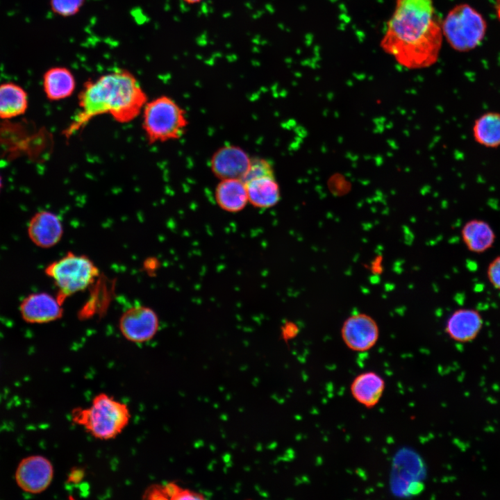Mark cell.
<instances>
[{"label": "cell", "instance_id": "cell-25", "mask_svg": "<svg viewBox=\"0 0 500 500\" xmlns=\"http://www.w3.org/2000/svg\"><path fill=\"white\" fill-rule=\"evenodd\" d=\"M83 478V471L77 469H73L69 475V481L71 482H78L80 480Z\"/></svg>", "mask_w": 500, "mask_h": 500}, {"label": "cell", "instance_id": "cell-16", "mask_svg": "<svg viewBox=\"0 0 500 500\" xmlns=\"http://www.w3.org/2000/svg\"><path fill=\"white\" fill-rule=\"evenodd\" d=\"M249 202L259 208H269L280 200L281 191L275 176H264L244 181Z\"/></svg>", "mask_w": 500, "mask_h": 500}, {"label": "cell", "instance_id": "cell-21", "mask_svg": "<svg viewBox=\"0 0 500 500\" xmlns=\"http://www.w3.org/2000/svg\"><path fill=\"white\" fill-rule=\"evenodd\" d=\"M85 0H49L51 11L62 17L76 15L82 8Z\"/></svg>", "mask_w": 500, "mask_h": 500}, {"label": "cell", "instance_id": "cell-23", "mask_svg": "<svg viewBox=\"0 0 500 500\" xmlns=\"http://www.w3.org/2000/svg\"><path fill=\"white\" fill-rule=\"evenodd\" d=\"M486 274L490 284L495 289L500 290V255L490 262Z\"/></svg>", "mask_w": 500, "mask_h": 500}, {"label": "cell", "instance_id": "cell-20", "mask_svg": "<svg viewBox=\"0 0 500 500\" xmlns=\"http://www.w3.org/2000/svg\"><path fill=\"white\" fill-rule=\"evenodd\" d=\"M474 141L485 148L500 147V112L488 111L479 115L472 126Z\"/></svg>", "mask_w": 500, "mask_h": 500}, {"label": "cell", "instance_id": "cell-7", "mask_svg": "<svg viewBox=\"0 0 500 500\" xmlns=\"http://www.w3.org/2000/svg\"><path fill=\"white\" fill-rule=\"evenodd\" d=\"M119 328L128 341L143 343L155 336L159 328V320L151 308L134 306L123 312L119 320Z\"/></svg>", "mask_w": 500, "mask_h": 500}, {"label": "cell", "instance_id": "cell-27", "mask_svg": "<svg viewBox=\"0 0 500 500\" xmlns=\"http://www.w3.org/2000/svg\"><path fill=\"white\" fill-rule=\"evenodd\" d=\"M182 1L188 4L194 5V4H198L204 0H182Z\"/></svg>", "mask_w": 500, "mask_h": 500}, {"label": "cell", "instance_id": "cell-28", "mask_svg": "<svg viewBox=\"0 0 500 500\" xmlns=\"http://www.w3.org/2000/svg\"><path fill=\"white\" fill-rule=\"evenodd\" d=\"M2 185H3L2 178H1V174H0V192H1V188H2Z\"/></svg>", "mask_w": 500, "mask_h": 500}, {"label": "cell", "instance_id": "cell-18", "mask_svg": "<svg viewBox=\"0 0 500 500\" xmlns=\"http://www.w3.org/2000/svg\"><path fill=\"white\" fill-rule=\"evenodd\" d=\"M461 237L467 249L475 253L487 251L496 240L495 232L490 224L480 219L467 221L462 228Z\"/></svg>", "mask_w": 500, "mask_h": 500}, {"label": "cell", "instance_id": "cell-11", "mask_svg": "<svg viewBox=\"0 0 500 500\" xmlns=\"http://www.w3.org/2000/svg\"><path fill=\"white\" fill-rule=\"evenodd\" d=\"M251 158L238 146L228 144L218 149L210 159L212 174L219 180L240 178L247 172Z\"/></svg>", "mask_w": 500, "mask_h": 500}, {"label": "cell", "instance_id": "cell-26", "mask_svg": "<svg viewBox=\"0 0 500 500\" xmlns=\"http://www.w3.org/2000/svg\"><path fill=\"white\" fill-rule=\"evenodd\" d=\"M495 6L497 17L500 21V0H495Z\"/></svg>", "mask_w": 500, "mask_h": 500}, {"label": "cell", "instance_id": "cell-10", "mask_svg": "<svg viewBox=\"0 0 500 500\" xmlns=\"http://www.w3.org/2000/svg\"><path fill=\"white\" fill-rule=\"evenodd\" d=\"M19 312L28 324H45L58 320L63 314L62 303L47 292L32 293L19 304Z\"/></svg>", "mask_w": 500, "mask_h": 500}, {"label": "cell", "instance_id": "cell-19", "mask_svg": "<svg viewBox=\"0 0 500 500\" xmlns=\"http://www.w3.org/2000/svg\"><path fill=\"white\" fill-rule=\"evenodd\" d=\"M28 107L26 91L14 82L0 84V119H8L24 115Z\"/></svg>", "mask_w": 500, "mask_h": 500}, {"label": "cell", "instance_id": "cell-8", "mask_svg": "<svg viewBox=\"0 0 500 500\" xmlns=\"http://www.w3.org/2000/svg\"><path fill=\"white\" fill-rule=\"evenodd\" d=\"M54 470L51 462L40 455L27 456L18 464L15 472L17 485L31 494L46 490L53 478Z\"/></svg>", "mask_w": 500, "mask_h": 500}, {"label": "cell", "instance_id": "cell-3", "mask_svg": "<svg viewBox=\"0 0 500 500\" xmlns=\"http://www.w3.org/2000/svg\"><path fill=\"white\" fill-rule=\"evenodd\" d=\"M131 417L127 404L105 392L96 394L89 406L74 408L71 415L74 424L99 440L117 437L127 427Z\"/></svg>", "mask_w": 500, "mask_h": 500}, {"label": "cell", "instance_id": "cell-4", "mask_svg": "<svg viewBox=\"0 0 500 500\" xmlns=\"http://www.w3.org/2000/svg\"><path fill=\"white\" fill-rule=\"evenodd\" d=\"M141 114L142 129L149 144L178 140L188 125L185 111L165 95L147 101Z\"/></svg>", "mask_w": 500, "mask_h": 500}, {"label": "cell", "instance_id": "cell-17", "mask_svg": "<svg viewBox=\"0 0 500 500\" xmlns=\"http://www.w3.org/2000/svg\"><path fill=\"white\" fill-rule=\"evenodd\" d=\"M215 197L217 205L230 212L241 211L249 202L245 183L240 178L220 180L215 188Z\"/></svg>", "mask_w": 500, "mask_h": 500}, {"label": "cell", "instance_id": "cell-6", "mask_svg": "<svg viewBox=\"0 0 500 500\" xmlns=\"http://www.w3.org/2000/svg\"><path fill=\"white\" fill-rule=\"evenodd\" d=\"M486 29L483 17L467 3L454 6L442 22L443 36L453 49L461 52L476 48L483 40Z\"/></svg>", "mask_w": 500, "mask_h": 500}, {"label": "cell", "instance_id": "cell-22", "mask_svg": "<svg viewBox=\"0 0 500 500\" xmlns=\"http://www.w3.org/2000/svg\"><path fill=\"white\" fill-rule=\"evenodd\" d=\"M274 175L272 165L265 159L253 158L251 159L249 168L242 178L243 181L264 176Z\"/></svg>", "mask_w": 500, "mask_h": 500}, {"label": "cell", "instance_id": "cell-15", "mask_svg": "<svg viewBox=\"0 0 500 500\" xmlns=\"http://www.w3.org/2000/svg\"><path fill=\"white\" fill-rule=\"evenodd\" d=\"M384 379L375 372H365L356 376L350 385L353 399L367 408L374 407L385 390Z\"/></svg>", "mask_w": 500, "mask_h": 500}, {"label": "cell", "instance_id": "cell-24", "mask_svg": "<svg viewBox=\"0 0 500 500\" xmlns=\"http://www.w3.org/2000/svg\"><path fill=\"white\" fill-rule=\"evenodd\" d=\"M203 499H204V497L198 493L192 492L187 490H182L176 500H194Z\"/></svg>", "mask_w": 500, "mask_h": 500}, {"label": "cell", "instance_id": "cell-1", "mask_svg": "<svg viewBox=\"0 0 500 500\" xmlns=\"http://www.w3.org/2000/svg\"><path fill=\"white\" fill-rule=\"evenodd\" d=\"M442 39L433 0H397L381 46L399 65L416 69L438 60Z\"/></svg>", "mask_w": 500, "mask_h": 500}, {"label": "cell", "instance_id": "cell-5", "mask_svg": "<svg viewBox=\"0 0 500 500\" xmlns=\"http://www.w3.org/2000/svg\"><path fill=\"white\" fill-rule=\"evenodd\" d=\"M44 273L53 281L58 289L56 297L62 303L71 295L89 288L99 274L88 256L73 252L49 264Z\"/></svg>", "mask_w": 500, "mask_h": 500}, {"label": "cell", "instance_id": "cell-14", "mask_svg": "<svg viewBox=\"0 0 500 500\" xmlns=\"http://www.w3.org/2000/svg\"><path fill=\"white\" fill-rule=\"evenodd\" d=\"M76 82L72 72L63 66L47 69L42 76V88L47 99L57 101L65 99L74 92Z\"/></svg>", "mask_w": 500, "mask_h": 500}, {"label": "cell", "instance_id": "cell-12", "mask_svg": "<svg viewBox=\"0 0 500 500\" xmlns=\"http://www.w3.org/2000/svg\"><path fill=\"white\" fill-rule=\"evenodd\" d=\"M27 233L35 245L43 249L51 248L56 245L62 237V223L53 212L38 211L30 219Z\"/></svg>", "mask_w": 500, "mask_h": 500}, {"label": "cell", "instance_id": "cell-13", "mask_svg": "<svg viewBox=\"0 0 500 500\" xmlns=\"http://www.w3.org/2000/svg\"><path fill=\"white\" fill-rule=\"evenodd\" d=\"M483 325V319L478 310L460 308L449 317L444 329L451 339L465 343L473 341L478 336Z\"/></svg>", "mask_w": 500, "mask_h": 500}, {"label": "cell", "instance_id": "cell-9", "mask_svg": "<svg viewBox=\"0 0 500 500\" xmlns=\"http://www.w3.org/2000/svg\"><path fill=\"white\" fill-rule=\"evenodd\" d=\"M341 336L349 349L362 352L371 349L376 344L379 329L372 317L365 313H356L343 322Z\"/></svg>", "mask_w": 500, "mask_h": 500}, {"label": "cell", "instance_id": "cell-2", "mask_svg": "<svg viewBox=\"0 0 500 500\" xmlns=\"http://www.w3.org/2000/svg\"><path fill=\"white\" fill-rule=\"evenodd\" d=\"M147 96L135 75L125 69H116L83 85L78 96V111L64 131L69 138L92 119L109 115L119 123H128L138 117L147 102Z\"/></svg>", "mask_w": 500, "mask_h": 500}]
</instances>
